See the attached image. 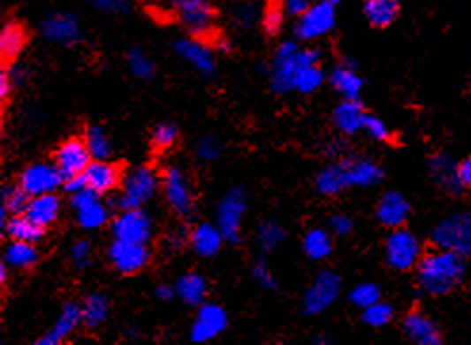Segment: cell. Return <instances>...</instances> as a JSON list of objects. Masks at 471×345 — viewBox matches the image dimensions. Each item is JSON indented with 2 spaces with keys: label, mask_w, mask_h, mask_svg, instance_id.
<instances>
[{
  "label": "cell",
  "mask_w": 471,
  "mask_h": 345,
  "mask_svg": "<svg viewBox=\"0 0 471 345\" xmlns=\"http://www.w3.org/2000/svg\"><path fill=\"white\" fill-rule=\"evenodd\" d=\"M285 0H268L262 16V29L268 36H277L281 33L285 19Z\"/></svg>",
  "instance_id": "obj_37"
},
{
  "label": "cell",
  "mask_w": 471,
  "mask_h": 345,
  "mask_svg": "<svg viewBox=\"0 0 471 345\" xmlns=\"http://www.w3.org/2000/svg\"><path fill=\"white\" fill-rule=\"evenodd\" d=\"M71 262L77 269H87L92 264V246L88 241H77L72 244Z\"/></svg>",
  "instance_id": "obj_46"
},
{
  "label": "cell",
  "mask_w": 471,
  "mask_h": 345,
  "mask_svg": "<svg viewBox=\"0 0 471 345\" xmlns=\"http://www.w3.org/2000/svg\"><path fill=\"white\" fill-rule=\"evenodd\" d=\"M410 216V204L401 193L390 191L385 193L376 204V219L384 227L397 229L406 224Z\"/></svg>",
  "instance_id": "obj_20"
},
{
  "label": "cell",
  "mask_w": 471,
  "mask_h": 345,
  "mask_svg": "<svg viewBox=\"0 0 471 345\" xmlns=\"http://www.w3.org/2000/svg\"><path fill=\"white\" fill-rule=\"evenodd\" d=\"M458 176H460V181L464 189H471V157L464 158L460 165H458Z\"/></svg>",
  "instance_id": "obj_55"
},
{
  "label": "cell",
  "mask_w": 471,
  "mask_h": 345,
  "mask_svg": "<svg viewBox=\"0 0 471 345\" xmlns=\"http://www.w3.org/2000/svg\"><path fill=\"white\" fill-rule=\"evenodd\" d=\"M197 155L201 160H207V163L220 158L222 155L220 140H217L216 135H204V138H201L197 143Z\"/></svg>",
  "instance_id": "obj_45"
},
{
  "label": "cell",
  "mask_w": 471,
  "mask_h": 345,
  "mask_svg": "<svg viewBox=\"0 0 471 345\" xmlns=\"http://www.w3.org/2000/svg\"><path fill=\"white\" fill-rule=\"evenodd\" d=\"M285 229L279 224V221H273V219H265L258 226L256 229V241L258 246L263 252H271L273 249H277L283 241H285Z\"/></svg>",
  "instance_id": "obj_36"
},
{
  "label": "cell",
  "mask_w": 471,
  "mask_h": 345,
  "mask_svg": "<svg viewBox=\"0 0 471 345\" xmlns=\"http://www.w3.org/2000/svg\"><path fill=\"white\" fill-rule=\"evenodd\" d=\"M256 6L252 3H240L233 8V21L240 29H248L254 26V21H256Z\"/></svg>",
  "instance_id": "obj_47"
},
{
  "label": "cell",
  "mask_w": 471,
  "mask_h": 345,
  "mask_svg": "<svg viewBox=\"0 0 471 345\" xmlns=\"http://www.w3.org/2000/svg\"><path fill=\"white\" fill-rule=\"evenodd\" d=\"M252 275H254V280H256L262 288H265V290H275L277 288V280H275V277L271 273V269L263 260L254 264Z\"/></svg>",
  "instance_id": "obj_50"
},
{
  "label": "cell",
  "mask_w": 471,
  "mask_h": 345,
  "mask_svg": "<svg viewBox=\"0 0 471 345\" xmlns=\"http://www.w3.org/2000/svg\"><path fill=\"white\" fill-rule=\"evenodd\" d=\"M342 290V279L334 271H321L304 295V313L313 317L329 310Z\"/></svg>",
  "instance_id": "obj_10"
},
{
  "label": "cell",
  "mask_w": 471,
  "mask_h": 345,
  "mask_svg": "<svg viewBox=\"0 0 471 345\" xmlns=\"http://www.w3.org/2000/svg\"><path fill=\"white\" fill-rule=\"evenodd\" d=\"M247 212V191L243 188L229 189L217 204V227L227 242H239L240 227Z\"/></svg>",
  "instance_id": "obj_6"
},
{
  "label": "cell",
  "mask_w": 471,
  "mask_h": 345,
  "mask_svg": "<svg viewBox=\"0 0 471 345\" xmlns=\"http://www.w3.org/2000/svg\"><path fill=\"white\" fill-rule=\"evenodd\" d=\"M298 69H300V48L296 42L286 41L277 48L273 64L270 69L271 90L275 94L292 92Z\"/></svg>",
  "instance_id": "obj_7"
},
{
  "label": "cell",
  "mask_w": 471,
  "mask_h": 345,
  "mask_svg": "<svg viewBox=\"0 0 471 345\" xmlns=\"http://www.w3.org/2000/svg\"><path fill=\"white\" fill-rule=\"evenodd\" d=\"M324 82V73L321 69V64L317 65H301L296 73V80H294V90L309 96L313 92H317L321 88V84Z\"/></svg>",
  "instance_id": "obj_35"
},
{
  "label": "cell",
  "mask_w": 471,
  "mask_h": 345,
  "mask_svg": "<svg viewBox=\"0 0 471 345\" xmlns=\"http://www.w3.org/2000/svg\"><path fill=\"white\" fill-rule=\"evenodd\" d=\"M429 176L443 191L451 195H458L464 189L458 176V163H454L449 153H437L429 158Z\"/></svg>",
  "instance_id": "obj_22"
},
{
  "label": "cell",
  "mask_w": 471,
  "mask_h": 345,
  "mask_svg": "<svg viewBox=\"0 0 471 345\" xmlns=\"http://www.w3.org/2000/svg\"><path fill=\"white\" fill-rule=\"evenodd\" d=\"M6 262H3V265H0V282H3V285H6V280H8V271H6Z\"/></svg>",
  "instance_id": "obj_59"
},
{
  "label": "cell",
  "mask_w": 471,
  "mask_h": 345,
  "mask_svg": "<svg viewBox=\"0 0 471 345\" xmlns=\"http://www.w3.org/2000/svg\"><path fill=\"white\" fill-rule=\"evenodd\" d=\"M330 231L338 237H346L353 231V219L347 214H334L330 218Z\"/></svg>",
  "instance_id": "obj_53"
},
{
  "label": "cell",
  "mask_w": 471,
  "mask_h": 345,
  "mask_svg": "<svg viewBox=\"0 0 471 345\" xmlns=\"http://www.w3.org/2000/svg\"><path fill=\"white\" fill-rule=\"evenodd\" d=\"M84 178H87L88 188L94 189L98 195L111 193L118 188L120 180H123V168L107 160H92L90 166L84 170Z\"/></svg>",
  "instance_id": "obj_18"
},
{
  "label": "cell",
  "mask_w": 471,
  "mask_h": 345,
  "mask_svg": "<svg viewBox=\"0 0 471 345\" xmlns=\"http://www.w3.org/2000/svg\"><path fill=\"white\" fill-rule=\"evenodd\" d=\"M330 84L344 100H359L362 90V79L359 77L353 61L344 59L340 65H336L330 73Z\"/></svg>",
  "instance_id": "obj_24"
},
{
  "label": "cell",
  "mask_w": 471,
  "mask_h": 345,
  "mask_svg": "<svg viewBox=\"0 0 471 345\" xmlns=\"http://www.w3.org/2000/svg\"><path fill=\"white\" fill-rule=\"evenodd\" d=\"M84 140H87L92 158L105 160L109 155H111V143H109L107 134L102 126H90L87 134H84Z\"/></svg>",
  "instance_id": "obj_42"
},
{
  "label": "cell",
  "mask_w": 471,
  "mask_h": 345,
  "mask_svg": "<svg viewBox=\"0 0 471 345\" xmlns=\"http://www.w3.org/2000/svg\"><path fill=\"white\" fill-rule=\"evenodd\" d=\"M111 233L115 239L149 242L153 237V221L141 208H130V211L118 212V216L113 219Z\"/></svg>",
  "instance_id": "obj_12"
},
{
  "label": "cell",
  "mask_w": 471,
  "mask_h": 345,
  "mask_svg": "<svg viewBox=\"0 0 471 345\" xmlns=\"http://www.w3.org/2000/svg\"><path fill=\"white\" fill-rule=\"evenodd\" d=\"M90 6L98 8L102 12H107V14H125V12L130 10L128 0H84Z\"/></svg>",
  "instance_id": "obj_51"
},
{
  "label": "cell",
  "mask_w": 471,
  "mask_h": 345,
  "mask_svg": "<svg viewBox=\"0 0 471 345\" xmlns=\"http://www.w3.org/2000/svg\"><path fill=\"white\" fill-rule=\"evenodd\" d=\"M301 246H304V252L311 260H324L332 252V239L324 229H309Z\"/></svg>",
  "instance_id": "obj_34"
},
{
  "label": "cell",
  "mask_w": 471,
  "mask_h": 345,
  "mask_svg": "<svg viewBox=\"0 0 471 345\" xmlns=\"http://www.w3.org/2000/svg\"><path fill=\"white\" fill-rule=\"evenodd\" d=\"M315 188L321 195H326V196H336V195H340L344 189H347L344 166H342L340 158L334 160V163L330 165H326L319 172L315 178Z\"/></svg>",
  "instance_id": "obj_30"
},
{
  "label": "cell",
  "mask_w": 471,
  "mask_h": 345,
  "mask_svg": "<svg viewBox=\"0 0 471 345\" xmlns=\"http://www.w3.org/2000/svg\"><path fill=\"white\" fill-rule=\"evenodd\" d=\"M174 294H176V288L168 287V285H161V287H156V290H155V295H156V298H159L161 302L172 300V298H174Z\"/></svg>",
  "instance_id": "obj_58"
},
{
  "label": "cell",
  "mask_w": 471,
  "mask_h": 345,
  "mask_svg": "<svg viewBox=\"0 0 471 345\" xmlns=\"http://www.w3.org/2000/svg\"><path fill=\"white\" fill-rule=\"evenodd\" d=\"M365 130L372 140H376V142H388L391 138V134L388 130V126L384 125V120L378 119V117H374V115H367L365 119Z\"/></svg>",
  "instance_id": "obj_49"
},
{
  "label": "cell",
  "mask_w": 471,
  "mask_h": 345,
  "mask_svg": "<svg viewBox=\"0 0 471 345\" xmlns=\"http://www.w3.org/2000/svg\"><path fill=\"white\" fill-rule=\"evenodd\" d=\"M82 325L87 328L102 326L109 317V300L103 294H90L82 302Z\"/></svg>",
  "instance_id": "obj_33"
},
{
  "label": "cell",
  "mask_w": 471,
  "mask_h": 345,
  "mask_svg": "<svg viewBox=\"0 0 471 345\" xmlns=\"http://www.w3.org/2000/svg\"><path fill=\"white\" fill-rule=\"evenodd\" d=\"M224 235L220 227H214L212 224H199L191 231V249L195 250L201 257H212L222 249Z\"/></svg>",
  "instance_id": "obj_27"
},
{
  "label": "cell",
  "mask_w": 471,
  "mask_h": 345,
  "mask_svg": "<svg viewBox=\"0 0 471 345\" xmlns=\"http://www.w3.org/2000/svg\"><path fill=\"white\" fill-rule=\"evenodd\" d=\"M8 237L11 241H26V242H41L44 239V233L46 229L36 226L33 219H29L26 214H18V216H11L8 219V224L4 226Z\"/></svg>",
  "instance_id": "obj_32"
},
{
  "label": "cell",
  "mask_w": 471,
  "mask_h": 345,
  "mask_svg": "<svg viewBox=\"0 0 471 345\" xmlns=\"http://www.w3.org/2000/svg\"><path fill=\"white\" fill-rule=\"evenodd\" d=\"M393 317H395L393 307L382 300L362 310V323L372 328H382L385 325H390Z\"/></svg>",
  "instance_id": "obj_40"
},
{
  "label": "cell",
  "mask_w": 471,
  "mask_h": 345,
  "mask_svg": "<svg viewBox=\"0 0 471 345\" xmlns=\"http://www.w3.org/2000/svg\"><path fill=\"white\" fill-rule=\"evenodd\" d=\"M349 300H352L353 305L361 307V310H365V307L380 302L382 294L378 285H374V282H361V285H357L352 294H349Z\"/></svg>",
  "instance_id": "obj_44"
},
{
  "label": "cell",
  "mask_w": 471,
  "mask_h": 345,
  "mask_svg": "<svg viewBox=\"0 0 471 345\" xmlns=\"http://www.w3.org/2000/svg\"><path fill=\"white\" fill-rule=\"evenodd\" d=\"M41 252L36 250L33 242L26 241H11L4 252V262L14 269H31L39 264Z\"/></svg>",
  "instance_id": "obj_31"
},
{
  "label": "cell",
  "mask_w": 471,
  "mask_h": 345,
  "mask_svg": "<svg viewBox=\"0 0 471 345\" xmlns=\"http://www.w3.org/2000/svg\"><path fill=\"white\" fill-rule=\"evenodd\" d=\"M168 6H171L172 14L176 16L178 12L199 8V6H214V0H166Z\"/></svg>",
  "instance_id": "obj_54"
},
{
  "label": "cell",
  "mask_w": 471,
  "mask_h": 345,
  "mask_svg": "<svg viewBox=\"0 0 471 345\" xmlns=\"http://www.w3.org/2000/svg\"><path fill=\"white\" fill-rule=\"evenodd\" d=\"M107 257L111 265L123 275H136L149 264L151 250L148 242H132L115 239L107 249Z\"/></svg>",
  "instance_id": "obj_9"
},
{
  "label": "cell",
  "mask_w": 471,
  "mask_h": 345,
  "mask_svg": "<svg viewBox=\"0 0 471 345\" xmlns=\"http://www.w3.org/2000/svg\"><path fill=\"white\" fill-rule=\"evenodd\" d=\"M19 186L31 196H39L46 193H54L59 186H64V178L59 174L56 165L36 163L21 172Z\"/></svg>",
  "instance_id": "obj_13"
},
{
  "label": "cell",
  "mask_w": 471,
  "mask_h": 345,
  "mask_svg": "<svg viewBox=\"0 0 471 345\" xmlns=\"http://www.w3.org/2000/svg\"><path fill=\"white\" fill-rule=\"evenodd\" d=\"M329 3H332V4H338V3H340V0H329Z\"/></svg>",
  "instance_id": "obj_60"
},
{
  "label": "cell",
  "mask_w": 471,
  "mask_h": 345,
  "mask_svg": "<svg viewBox=\"0 0 471 345\" xmlns=\"http://www.w3.org/2000/svg\"><path fill=\"white\" fill-rule=\"evenodd\" d=\"M385 264L395 271H408L418 265L422 260V244L414 233H410L405 227L391 229V233L385 239Z\"/></svg>",
  "instance_id": "obj_4"
},
{
  "label": "cell",
  "mask_w": 471,
  "mask_h": 345,
  "mask_svg": "<svg viewBox=\"0 0 471 345\" xmlns=\"http://www.w3.org/2000/svg\"><path fill=\"white\" fill-rule=\"evenodd\" d=\"M342 166L346 174V183L349 188H372L378 186L384 178V170L380 165L370 158L362 157H342Z\"/></svg>",
  "instance_id": "obj_14"
},
{
  "label": "cell",
  "mask_w": 471,
  "mask_h": 345,
  "mask_svg": "<svg viewBox=\"0 0 471 345\" xmlns=\"http://www.w3.org/2000/svg\"><path fill=\"white\" fill-rule=\"evenodd\" d=\"M29 42V31L26 23L18 19H10L4 23L3 31H0V58L3 64L11 65L23 52V48Z\"/></svg>",
  "instance_id": "obj_19"
},
{
  "label": "cell",
  "mask_w": 471,
  "mask_h": 345,
  "mask_svg": "<svg viewBox=\"0 0 471 345\" xmlns=\"http://www.w3.org/2000/svg\"><path fill=\"white\" fill-rule=\"evenodd\" d=\"M178 138H179V132L176 125H172V122H161V125H156L153 128L151 145L155 151L163 153V151L172 150V147L178 143Z\"/></svg>",
  "instance_id": "obj_41"
},
{
  "label": "cell",
  "mask_w": 471,
  "mask_h": 345,
  "mask_svg": "<svg viewBox=\"0 0 471 345\" xmlns=\"http://www.w3.org/2000/svg\"><path fill=\"white\" fill-rule=\"evenodd\" d=\"M82 325V307L75 302H69L64 305L62 313H59L56 325L46 332V336L36 340L39 345H59L64 343L75 328Z\"/></svg>",
  "instance_id": "obj_21"
},
{
  "label": "cell",
  "mask_w": 471,
  "mask_h": 345,
  "mask_svg": "<svg viewBox=\"0 0 471 345\" xmlns=\"http://www.w3.org/2000/svg\"><path fill=\"white\" fill-rule=\"evenodd\" d=\"M92 163V155L84 138H69L57 145L54 153V165L57 166L64 181L84 174Z\"/></svg>",
  "instance_id": "obj_11"
},
{
  "label": "cell",
  "mask_w": 471,
  "mask_h": 345,
  "mask_svg": "<svg viewBox=\"0 0 471 345\" xmlns=\"http://www.w3.org/2000/svg\"><path fill=\"white\" fill-rule=\"evenodd\" d=\"M362 12L372 27L385 29L399 16V0H365Z\"/></svg>",
  "instance_id": "obj_28"
},
{
  "label": "cell",
  "mask_w": 471,
  "mask_h": 345,
  "mask_svg": "<svg viewBox=\"0 0 471 345\" xmlns=\"http://www.w3.org/2000/svg\"><path fill=\"white\" fill-rule=\"evenodd\" d=\"M163 191L172 211L184 219H191L195 214V191L191 180L184 170L172 166L166 170L163 180Z\"/></svg>",
  "instance_id": "obj_5"
},
{
  "label": "cell",
  "mask_w": 471,
  "mask_h": 345,
  "mask_svg": "<svg viewBox=\"0 0 471 345\" xmlns=\"http://www.w3.org/2000/svg\"><path fill=\"white\" fill-rule=\"evenodd\" d=\"M69 196H71V206L75 208V212L80 211V208L90 206L95 201H100V195L95 193L94 189H90V188H84V189H80L77 193H71Z\"/></svg>",
  "instance_id": "obj_52"
},
{
  "label": "cell",
  "mask_w": 471,
  "mask_h": 345,
  "mask_svg": "<svg viewBox=\"0 0 471 345\" xmlns=\"http://www.w3.org/2000/svg\"><path fill=\"white\" fill-rule=\"evenodd\" d=\"M11 88H14V82L10 79V73L4 69L3 75H0V100L6 102L11 94Z\"/></svg>",
  "instance_id": "obj_57"
},
{
  "label": "cell",
  "mask_w": 471,
  "mask_h": 345,
  "mask_svg": "<svg viewBox=\"0 0 471 345\" xmlns=\"http://www.w3.org/2000/svg\"><path fill=\"white\" fill-rule=\"evenodd\" d=\"M365 119L367 113L359 100H344L340 105L334 109V126L338 132H342L346 135H353L365 128Z\"/></svg>",
  "instance_id": "obj_26"
},
{
  "label": "cell",
  "mask_w": 471,
  "mask_h": 345,
  "mask_svg": "<svg viewBox=\"0 0 471 345\" xmlns=\"http://www.w3.org/2000/svg\"><path fill=\"white\" fill-rule=\"evenodd\" d=\"M41 34L44 36V41L52 44H75L77 41H80L79 19L72 14H64V12L52 14L41 23Z\"/></svg>",
  "instance_id": "obj_15"
},
{
  "label": "cell",
  "mask_w": 471,
  "mask_h": 345,
  "mask_svg": "<svg viewBox=\"0 0 471 345\" xmlns=\"http://www.w3.org/2000/svg\"><path fill=\"white\" fill-rule=\"evenodd\" d=\"M336 26V10L329 0L311 4L304 14L298 16L296 36L300 41H317L321 36L329 34Z\"/></svg>",
  "instance_id": "obj_8"
},
{
  "label": "cell",
  "mask_w": 471,
  "mask_h": 345,
  "mask_svg": "<svg viewBox=\"0 0 471 345\" xmlns=\"http://www.w3.org/2000/svg\"><path fill=\"white\" fill-rule=\"evenodd\" d=\"M431 241L441 250L471 257V212L462 211L441 219L431 231Z\"/></svg>",
  "instance_id": "obj_2"
},
{
  "label": "cell",
  "mask_w": 471,
  "mask_h": 345,
  "mask_svg": "<svg viewBox=\"0 0 471 345\" xmlns=\"http://www.w3.org/2000/svg\"><path fill=\"white\" fill-rule=\"evenodd\" d=\"M128 65H130L132 75L141 79V80L153 79L155 73H156V67L151 61V58L143 50H140V48H132V50L128 52Z\"/></svg>",
  "instance_id": "obj_43"
},
{
  "label": "cell",
  "mask_w": 471,
  "mask_h": 345,
  "mask_svg": "<svg viewBox=\"0 0 471 345\" xmlns=\"http://www.w3.org/2000/svg\"><path fill=\"white\" fill-rule=\"evenodd\" d=\"M59 212H62V203H59V196L54 193H46V195H39V196H31L26 216L29 219H33L36 226L48 229L56 224L57 218H59Z\"/></svg>",
  "instance_id": "obj_25"
},
{
  "label": "cell",
  "mask_w": 471,
  "mask_h": 345,
  "mask_svg": "<svg viewBox=\"0 0 471 345\" xmlns=\"http://www.w3.org/2000/svg\"><path fill=\"white\" fill-rule=\"evenodd\" d=\"M174 288L176 295H179V300L186 302L187 305H202L209 294L207 280H204V277H201L199 273L181 275Z\"/></svg>",
  "instance_id": "obj_29"
},
{
  "label": "cell",
  "mask_w": 471,
  "mask_h": 345,
  "mask_svg": "<svg viewBox=\"0 0 471 345\" xmlns=\"http://www.w3.org/2000/svg\"><path fill=\"white\" fill-rule=\"evenodd\" d=\"M156 188H159V176L149 166H138L125 178L123 191L111 201V206L117 208V212L141 208L153 199Z\"/></svg>",
  "instance_id": "obj_3"
},
{
  "label": "cell",
  "mask_w": 471,
  "mask_h": 345,
  "mask_svg": "<svg viewBox=\"0 0 471 345\" xmlns=\"http://www.w3.org/2000/svg\"><path fill=\"white\" fill-rule=\"evenodd\" d=\"M227 326V313L222 305L202 303L191 328L193 341H210Z\"/></svg>",
  "instance_id": "obj_16"
},
{
  "label": "cell",
  "mask_w": 471,
  "mask_h": 345,
  "mask_svg": "<svg viewBox=\"0 0 471 345\" xmlns=\"http://www.w3.org/2000/svg\"><path fill=\"white\" fill-rule=\"evenodd\" d=\"M176 54L187 61L189 65L195 67L202 77H212L216 73V59H214V50L197 39H181L176 42Z\"/></svg>",
  "instance_id": "obj_17"
},
{
  "label": "cell",
  "mask_w": 471,
  "mask_h": 345,
  "mask_svg": "<svg viewBox=\"0 0 471 345\" xmlns=\"http://www.w3.org/2000/svg\"><path fill=\"white\" fill-rule=\"evenodd\" d=\"M309 0H285V8L288 14H292V16H300V14H304V12L309 8Z\"/></svg>",
  "instance_id": "obj_56"
},
{
  "label": "cell",
  "mask_w": 471,
  "mask_h": 345,
  "mask_svg": "<svg viewBox=\"0 0 471 345\" xmlns=\"http://www.w3.org/2000/svg\"><path fill=\"white\" fill-rule=\"evenodd\" d=\"M189 242H191V231L186 226L174 227L171 233H168L166 239H164L166 249L171 250V252H178L181 249H186V246Z\"/></svg>",
  "instance_id": "obj_48"
},
{
  "label": "cell",
  "mask_w": 471,
  "mask_h": 345,
  "mask_svg": "<svg viewBox=\"0 0 471 345\" xmlns=\"http://www.w3.org/2000/svg\"><path fill=\"white\" fill-rule=\"evenodd\" d=\"M109 219V206L95 201L87 208L77 211V221L82 229H100Z\"/></svg>",
  "instance_id": "obj_38"
},
{
  "label": "cell",
  "mask_w": 471,
  "mask_h": 345,
  "mask_svg": "<svg viewBox=\"0 0 471 345\" xmlns=\"http://www.w3.org/2000/svg\"><path fill=\"white\" fill-rule=\"evenodd\" d=\"M31 201V195L23 189L19 183L18 186H8L3 189V208L10 214H26Z\"/></svg>",
  "instance_id": "obj_39"
},
{
  "label": "cell",
  "mask_w": 471,
  "mask_h": 345,
  "mask_svg": "<svg viewBox=\"0 0 471 345\" xmlns=\"http://www.w3.org/2000/svg\"><path fill=\"white\" fill-rule=\"evenodd\" d=\"M464 260V256L441 249L422 256V260L416 265L420 288L431 295L451 294L462 285L466 277Z\"/></svg>",
  "instance_id": "obj_1"
},
{
  "label": "cell",
  "mask_w": 471,
  "mask_h": 345,
  "mask_svg": "<svg viewBox=\"0 0 471 345\" xmlns=\"http://www.w3.org/2000/svg\"><path fill=\"white\" fill-rule=\"evenodd\" d=\"M403 330H405V336L418 345L443 343V336L437 325H435L428 315L420 313V311H413L405 317Z\"/></svg>",
  "instance_id": "obj_23"
}]
</instances>
